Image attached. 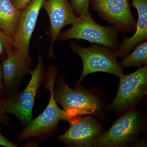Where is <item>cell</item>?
I'll return each instance as SVG.
<instances>
[{
  "label": "cell",
  "instance_id": "cell-20",
  "mask_svg": "<svg viewBox=\"0 0 147 147\" xmlns=\"http://www.w3.org/2000/svg\"><path fill=\"white\" fill-rule=\"evenodd\" d=\"M13 5L19 10L22 11L26 7L31 0H10Z\"/></svg>",
  "mask_w": 147,
  "mask_h": 147
},
{
  "label": "cell",
  "instance_id": "cell-16",
  "mask_svg": "<svg viewBox=\"0 0 147 147\" xmlns=\"http://www.w3.org/2000/svg\"><path fill=\"white\" fill-rule=\"evenodd\" d=\"M13 37L9 35L0 30V59L13 49Z\"/></svg>",
  "mask_w": 147,
  "mask_h": 147
},
{
  "label": "cell",
  "instance_id": "cell-17",
  "mask_svg": "<svg viewBox=\"0 0 147 147\" xmlns=\"http://www.w3.org/2000/svg\"><path fill=\"white\" fill-rule=\"evenodd\" d=\"M77 17L84 15L88 12L90 0H69Z\"/></svg>",
  "mask_w": 147,
  "mask_h": 147
},
{
  "label": "cell",
  "instance_id": "cell-3",
  "mask_svg": "<svg viewBox=\"0 0 147 147\" xmlns=\"http://www.w3.org/2000/svg\"><path fill=\"white\" fill-rule=\"evenodd\" d=\"M55 81L53 92L56 102L72 117L94 115L101 120L108 118V105L100 98L84 88L80 84L69 88L63 77Z\"/></svg>",
  "mask_w": 147,
  "mask_h": 147
},
{
  "label": "cell",
  "instance_id": "cell-9",
  "mask_svg": "<svg viewBox=\"0 0 147 147\" xmlns=\"http://www.w3.org/2000/svg\"><path fill=\"white\" fill-rule=\"evenodd\" d=\"M103 131L102 124L88 115L70 123L68 130L57 139L67 147H96L98 139Z\"/></svg>",
  "mask_w": 147,
  "mask_h": 147
},
{
  "label": "cell",
  "instance_id": "cell-4",
  "mask_svg": "<svg viewBox=\"0 0 147 147\" xmlns=\"http://www.w3.org/2000/svg\"><path fill=\"white\" fill-rule=\"evenodd\" d=\"M30 74L31 78L24 90L3 98L7 114L16 116L24 127L32 120V111L36 96L46 78L43 58L40 53L36 67L31 70Z\"/></svg>",
  "mask_w": 147,
  "mask_h": 147
},
{
  "label": "cell",
  "instance_id": "cell-5",
  "mask_svg": "<svg viewBox=\"0 0 147 147\" xmlns=\"http://www.w3.org/2000/svg\"><path fill=\"white\" fill-rule=\"evenodd\" d=\"M119 32L113 26L106 27L96 22L89 9L84 15L77 17L75 24L70 29L60 33L58 39L85 40L91 43L105 45L115 52L119 49L120 42L118 36Z\"/></svg>",
  "mask_w": 147,
  "mask_h": 147
},
{
  "label": "cell",
  "instance_id": "cell-8",
  "mask_svg": "<svg viewBox=\"0 0 147 147\" xmlns=\"http://www.w3.org/2000/svg\"><path fill=\"white\" fill-rule=\"evenodd\" d=\"M90 5L103 20L123 34L136 30L137 21L128 0H90Z\"/></svg>",
  "mask_w": 147,
  "mask_h": 147
},
{
  "label": "cell",
  "instance_id": "cell-18",
  "mask_svg": "<svg viewBox=\"0 0 147 147\" xmlns=\"http://www.w3.org/2000/svg\"><path fill=\"white\" fill-rule=\"evenodd\" d=\"M3 98H0V125L6 126L10 122V119L7 116L3 105Z\"/></svg>",
  "mask_w": 147,
  "mask_h": 147
},
{
  "label": "cell",
  "instance_id": "cell-21",
  "mask_svg": "<svg viewBox=\"0 0 147 147\" xmlns=\"http://www.w3.org/2000/svg\"><path fill=\"white\" fill-rule=\"evenodd\" d=\"M5 92L4 86L3 82V74L2 68L1 64L0 63V98L5 97L4 95Z\"/></svg>",
  "mask_w": 147,
  "mask_h": 147
},
{
  "label": "cell",
  "instance_id": "cell-19",
  "mask_svg": "<svg viewBox=\"0 0 147 147\" xmlns=\"http://www.w3.org/2000/svg\"><path fill=\"white\" fill-rule=\"evenodd\" d=\"M1 127L0 126V146L5 147H17L18 146L15 143L11 142L5 138L2 134Z\"/></svg>",
  "mask_w": 147,
  "mask_h": 147
},
{
  "label": "cell",
  "instance_id": "cell-13",
  "mask_svg": "<svg viewBox=\"0 0 147 147\" xmlns=\"http://www.w3.org/2000/svg\"><path fill=\"white\" fill-rule=\"evenodd\" d=\"M131 1L132 6L138 12V20L134 34L130 37L123 38L115 52L117 57L121 59L128 55L132 48L147 39V0Z\"/></svg>",
  "mask_w": 147,
  "mask_h": 147
},
{
  "label": "cell",
  "instance_id": "cell-11",
  "mask_svg": "<svg viewBox=\"0 0 147 147\" xmlns=\"http://www.w3.org/2000/svg\"><path fill=\"white\" fill-rule=\"evenodd\" d=\"M42 7L48 14L50 22L51 45L48 57L55 58L53 47L61 30L67 25H73L75 24L77 17L68 0H47Z\"/></svg>",
  "mask_w": 147,
  "mask_h": 147
},
{
  "label": "cell",
  "instance_id": "cell-2",
  "mask_svg": "<svg viewBox=\"0 0 147 147\" xmlns=\"http://www.w3.org/2000/svg\"><path fill=\"white\" fill-rule=\"evenodd\" d=\"M57 73L58 69L55 66H49L46 74L45 86V90L50 91V92L48 105L41 114L24 127L23 130L18 134V142L32 138L43 141L53 132L60 121L72 123L82 118L80 116L75 117L70 116L65 110H62L58 106L53 92Z\"/></svg>",
  "mask_w": 147,
  "mask_h": 147
},
{
  "label": "cell",
  "instance_id": "cell-14",
  "mask_svg": "<svg viewBox=\"0 0 147 147\" xmlns=\"http://www.w3.org/2000/svg\"><path fill=\"white\" fill-rule=\"evenodd\" d=\"M21 12L10 0H0V29L13 37L18 28Z\"/></svg>",
  "mask_w": 147,
  "mask_h": 147
},
{
  "label": "cell",
  "instance_id": "cell-15",
  "mask_svg": "<svg viewBox=\"0 0 147 147\" xmlns=\"http://www.w3.org/2000/svg\"><path fill=\"white\" fill-rule=\"evenodd\" d=\"M137 45L133 53L128 54L120 62L123 68L134 66L140 67L142 65L147 64V40Z\"/></svg>",
  "mask_w": 147,
  "mask_h": 147
},
{
  "label": "cell",
  "instance_id": "cell-7",
  "mask_svg": "<svg viewBox=\"0 0 147 147\" xmlns=\"http://www.w3.org/2000/svg\"><path fill=\"white\" fill-rule=\"evenodd\" d=\"M116 97L108 104V110L117 115L136 108L147 93V64L132 73L123 74Z\"/></svg>",
  "mask_w": 147,
  "mask_h": 147
},
{
  "label": "cell",
  "instance_id": "cell-10",
  "mask_svg": "<svg viewBox=\"0 0 147 147\" xmlns=\"http://www.w3.org/2000/svg\"><path fill=\"white\" fill-rule=\"evenodd\" d=\"M46 0H32L21 11L18 28L13 36V47L22 53L30 63V42L40 9Z\"/></svg>",
  "mask_w": 147,
  "mask_h": 147
},
{
  "label": "cell",
  "instance_id": "cell-1",
  "mask_svg": "<svg viewBox=\"0 0 147 147\" xmlns=\"http://www.w3.org/2000/svg\"><path fill=\"white\" fill-rule=\"evenodd\" d=\"M147 130L146 113L136 108L125 112L98 139L96 147H145L142 134Z\"/></svg>",
  "mask_w": 147,
  "mask_h": 147
},
{
  "label": "cell",
  "instance_id": "cell-12",
  "mask_svg": "<svg viewBox=\"0 0 147 147\" xmlns=\"http://www.w3.org/2000/svg\"><path fill=\"white\" fill-rule=\"evenodd\" d=\"M30 65L17 49L14 48L7 54L1 64L6 96L15 93L23 77L30 74Z\"/></svg>",
  "mask_w": 147,
  "mask_h": 147
},
{
  "label": "cell",
  "instance_id": "cell-6",
  "mask_svg": "<svg viewBox=\"0 0 147 147\" xmlns=\"http://www.w3.org/2000/svg\"><path fill=\"white\" fill-rule=\"evenodd\" d=\"M70 45L72 52L80 56L83 62V72L76 84L88 74L95 72H106L118 77L123 74V68L117 61L115 52L109 47L97 43L83 47L73 41Z\"/></svg>",
  "mask_w": 147,
  "mask_h": 147
}]
</instances>
